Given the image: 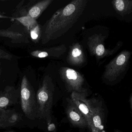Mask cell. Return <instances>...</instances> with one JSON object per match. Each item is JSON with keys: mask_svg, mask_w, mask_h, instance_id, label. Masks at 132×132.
<instances>
[{"mask_svg": "<svg viewBox=\"0 0 132 132\" xmlns=\"http://www.w3.org/2000/svg\"><path fill=\"white\" fill-rule=\"evenodd\" d=\"M53 1V0H44L39 1L30 8L26 16H29L36 20Z\"/></svg>", "mask_w": 132, "mask_h": 132, "instance_id": "13", "label": "cell"}, {"mask_svg": "<svg viewBox=\"0 0 132 132\" xmlns=\"http://www.w3.org/2000/svg\"><path fill=\"white\" fill-rule=\"evenodd\" d=\"M0 36L10 38L13 40H19L23 37L22 34L17 32H11L8 31L0 30Z\"/></svg>", "mask_w": 132, "mask_h": 132, "instance_id": "16", "label": "cell"}, {"mask_svg": "<svg viewBox=\"0 0 132 132\" xmlns=\"http://www.w3.org/2000/svg\"><path fill=\"white\" fill-rule=\"evenodd\" d=\"M59 73L69 92H75L87 95V90L82 87L85 79L78 72L64 67L60 69Z\"/></svg>", "mask_w": 132, "mask_h": 132, "instance_id": "6", "label": "cell"}, {"mask_svg": "<svg viewBox=\"0 0 132 132\" xmlns=\"http://www.w3.org/2000/svg\"><path fill=\"white\" fill-rule=\"evenodd\" d=\"M4 109H1L0 108V116L1 115L2 113H3V111H4Z\"/></svg>", "mask_w": 132, "mask_h": 132, "instance_id": "23", "label": "cell"}, {"mask_svg": "<svg viewBox=\"0 0 132 132\" xmlns=\"http://www.w3.org/2000/svg\"><path fill=\"white\" fill-rule=\"evenodd\" d=\"M47 129L49 132H52L55 129V125L54 123H52V121L51 122L47 124Z\"/></svg>", "mask_w": 132, "mask_h": 132, "instance_id": "20", "label": "cell"}, {"mask_svg": "<svg viewBox=\"0 0 132 132\" xmlns=\"http://www.w3.org/2000/svg\"><path fill=\"white\" fill-rule=\"evenodd\" d=\"M68 102L66 113L70 123L75 127L81 128H89L86 119L72 100L68 99Z\"/></svg>", "mask_w": 132, "mask_h": 132, "instance_id": "10", "label": "cell"}, {"mask_svg": "<svg viewBox=\"0 0 132 132\" xmlns=\"http://www.w3.org/2000/svg\"><path fill=\"white\" fill-rule=\"evenodd\" d=\"M15 20L22 24L29 31L30 30L38 24L36 20L29 16H23L16 18Z\"/></svg>", "mask_w": 132, "mask_h": 132, "instance_id": "15", "label": "cell"}, {"mask_svg": "<svg viewBox=\"0 0 132 132\" xmlns=\"http://www.w3.org/2000/svg\"><path fill=\"white\" fill-rule=\"evenodd\" d=\"M36 125L28 120L23 114L20 105L4 110L0 116V129L13 128L33 129Z\"/></svg>", "mask_w": 132, "mask_h": 132, "instance_id": "4", "label": "cell"}, {"mask_svg": "<svg viewBox=\"0 0 132 132\" xmlns=\"http://www.w3.org/2000/svg\"><path fill=\"white\" fill-rule=\"evenodd\" d=\"M114 132H122L120 130H119L115 129L114 130Z\"/></svg>", "mask_w": 132, "mask_h": 132, "instance_id": "25", "label": "cell"}, {"mask_svg": "<svg viewBox=\"0 0 132 132\" xmlns=\"http://www.w3.org/2000/svg\"><path fill=\"white\" fill-rule=\"evenodd\" d=\"M87 2L86 0H74L57 11L44 29L42 43L46 44L67 32L82 14Z\"/></svg>", "mask_w": 132, "mask_h": 132, "instance_id": "1", "label": "cell"}, {"mask_svg": "<svg viewBox=\"0 0 132 132\" xmlns=\"http://www.w3.org/2000/svg\"><path fill=\"white\" fill-rule=\"evenodd\" d=\"M129 102L130 104V109H132V96H130V97L129 100Z\"/></svg>", "mask_w": 132, "mask_h": 132, "instance_id": "22", "label": "cell"}, {"mask_svg": "<svg viewBox=\"0 0 132 132\" xmlns=\"http://www.w3.org/2000/svg\"><path fill=\"white\" fill-rule=\"evenodd\" d=\"M130 57L129 51L121 52L105 66L104 77L110 81H115L126 71Z\"/></svg>", "mask_w": 132, "mask_h": 132, "instance_id": "5", "label": "cell"}, {"mask_svg": "<svg viewBox=\"0 0 132 132\" xmlns=\"http://www.w3.org/2000/svg\"><path fill=\"white\" fill-rule=\"evenodd\" d=\"M20 105V87L8 86L0 91V108L6 110Z\"/></svg>", "mask_w": 132, "mask_h": 132, "instance_id": "8", "label": "cell"}, {"mask_svg": "<svg viewBox=\"0 0 132 132\" xmlns=\"http://www.w3.org/2000/svg\"><path fill=\"white\" fill-rule=\"evenodd\" d=\"M78 96L85 103L91 113L93 125L99 132L103 129L104 119L103 110L101 105L98 104V100L95 99L88 100L86 98V95L78 93Z\"/></svg>", "mask_w": 132, "mask_h": 132, "instance_id": "7", "label": "cell"}, {"mask_svg": "<svg viewBox=\"0 0 132 132\" xmlns=\"http://www.w3.org/2000/svg\"><path fill=\"white\" fill-rule=\"evenodd\" d=\"M12 58V56L11 55L4 51L0 49V59L11 60Z\"/></svg>", "mask_w": 132, "mask_h": 132, "instance_id": "19", "label": "cell"}, {"mask_svg": "<svg viewBox=\"0 0 132 132\" xmlns=\"http://www.w3.org/2000/svg\"><path fill=\"white\" fill-rule=\"evenodd\" d=\"M42 34L41 29L39 24H37L34 28L30 30V35L34 41H37L41 37Z\"/></svg>", "mask_w": 132, "mask_h": 132, "instance_id": "17", "label": "cell"}, {"mask_svg": "<svg viewBox=\"0 0 132 132\" xmlns=\"http://www.w3.org/2000/svg\"><path fill=\"white\" fill-rule=\"evenodd\" d=\"M112 3L117 13L121 16H125L132 12L131 0H115Z\"/></svg>", "mask_w": 132, "mask_h": 132, "instance_id": "14", "label": "cell"}, {"mask_svg": "<svg viewBox=\"0 0 132 132\" xmlns=\"http://www.w3.org/2000/svg\"><path fill=\"white\" fill-rule=\"evenodd\" d=\"M90 130L92 131V132H99L98 130L94 126L91 127V128H90Z\"/></svg>", "mask_w": 132, "mask_h": 132, "instance_id": "21", "label": "cell"}, {"mask_svg": "<svg viewBox=\"0 0 132 132\" xmlns=\"http://www.w3.org/2000/svg\"><path fill=\"white\" fill-rule=\"evenodd\" d=\"M54 92V86L51 79L48 76H45L36 92L38 127L39 128H42L43 123L48 124L52 120L51 112Z\"/></svg>", "mask_w": 132, "mask_h": 132, "instance_id": "2", "label": "cell"}, {"mask_svg": "<svg viewBox=\"0 0 132 132\" xmlns=\"http://www.w3.org/2000/svg\"><path fill=\"white\" fill-rule=\"evenodd\" d=\"M105 37L101 34H95L88 38V45L90 53L97 59L109 56L114 54V50L106 49L104 46Z\"/></svg>", "mask_w": 132, "mask_h": 132, "instance_id": "9", "label": "cell"}, {"mask_svg": "<svg viewBox=\"0 0 132 132\" xmlns=\"http://www.w3.org/2000/svg\"><path fill=\"white\" fill-rule=\"evenodd\" d=\"M3 132H15L14 131H11V130H6V131H4Z\"/></svg>", "mask_w": 132, "mask_h": 132, "instance_id": "26", "label": "cell"}, {"mask_svg": "<svg viewBox=\"0 0 132 132\" xmlns=\"http://www.w3.org/2000/svg\"><path fill=\"white\" fill-rule=\"evenodd\" d=\"M20 87V106L21 111L28 120L38 127L37 89L25 75L22 78Z\"/></svg>", "mask_w": 132, "mask_h": 132, "instance_id": "3", "label": "cell"}, {"mask_svg": "<svg viewBox=\"0 0 132 132\" xmlns=\"http://www.w3.org/2000/svg\"><path fill=\"white\" fill-rule=\"evenodd\" d=\"M7 18V17L4 16H3V15H1L0 14V18Z\"/></svg>", "mask_w": 132, "mask_h": 132, "instance_id": "24", "label": "cell"}, {"mask_svg": "<svg viewBox=\"0 0 132 132\" xmlns=\"http://www.w3.org/2000/svg\"><path fill=\"white\" fill-rule=\"evenodd\" d=\"M31 54L33 57L38 58H44L48 56L47 52L45 51H34L31 53Z\"/></svg>", "mask_w": 132, "mask_h": 132, "instance_id": "18", "label": "cell"}, {"mask_svg": "<svg viewBox=\"0 0 132 132\" xmlns=\"http://www.w3.org/2000/svg\"><path fill=\"white\" fill-rule=\"evenodd\" d=\"M67 61L70 64L74 66L81 65L86 61L83 48L78 43H76L71 47Z\"/></svg>", "mask_w": 132, "mask_h": 132, "instance_id": "11", "label": "cell"}, {"mask_svg": "<svg viewBox=\"0 0 132 132\" xmlns=\"http://www.w3.org/2000/svg\"><path fill=\"white\" fill-rule=\"evenodd\" d=\"M71 99L85 118L88 125L89 129L90 130L91 127L94 125L91 113L87 106L79 98L78 93L72 92Z\"/></svg>", "mask_w": 132, "mask_h": 132, "instance_id": "12", "label": "cell"}]
</instances>
